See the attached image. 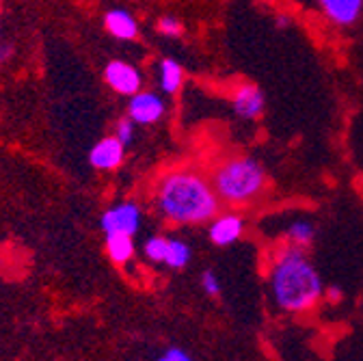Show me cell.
<instances>
[{
    "instance_id": "6",
    "label": "cell",
    "mask_w": 363,
    "mask_h": 361,
    "mask_svg": "<svg viewBox=\"0 0 363 361\" xmlns=\"http://www.w3.org/2000/svg\"><path fill=\"white\" fill-rule=\"evenodd\" d=\"M167 113V104L164 100L154 94V91H139L130 96V102H128V117L139 123V126H152V123H158Z\"/></svg>"
},
{
    "instance_id": "12",
    "label": "cell",
    "mask_w": 363,
    "mask_h": 361,
    "mask_svg": "<svg viewBox=\"0 0 363 361\" xmlns=\"http://www.w3.org/2000/svg\"><path fill=\"white\" fill-rule=\"evenodd\" d=\"M158 82L164 94H169V96L177 94L182 84H184V67H182L175 59H162L158 63Z\"/></svg>"
},
{
    "instance_id": "19",
    "label": "cell",
    "mask_w": 363,
    "mask_h": 361,
    "mask_svg": "<svg viewBox=\"0 0 363 361\" xmlns=\"http://www.w3.org/2000/svg\"><path fill=\"white\" fill-rule=\"evenodd\" d=\"M201 288L210 296H216L220 292V282H218V277L212 273V270H206V273L201 275Z\"/></svg>"
},
{
    "instance_id": "11",
    "label": "cell",
    "mask_w": 363,
    "mask_h": 361,
    "mask_svg": "<svg viewBox=\"0 0 363 361\" xmlns=\"http://www.w3.org/2000/svg\"><path fill=\"white\" fill-rule=\"evenodd\" d=\"M104 28L119 41H132L139 37V24L125 9H108L104 13Z\"/></svg>"
},
{
    "instance_id": "22",
    "label": "cell",
    "mask_w": 363,
    "mask_h": 361,
    "mask_svg": "<svg viewBox=\"0 0 363 361\" xmlns=\"http://www.w3.org/2000/svg\"><path fill=\"white\" fill-rule=\"evenodd\" d=\"M340 294H342V292H340L337 288H329V292H327V296H329L331 301H340Z\"/></svg>"
},
{
    "instance_id": "7",
    "label": "cell",
    "mask_w": 363,
    "mask_h": 361,
    "mask_svg": "<svg viewBox=\"0 0 363 361\" xmlns=\"http://www.w3.org/2000/svg\"><path fill=\"white\" fill-rule=\"evenodd\" d=\"M123 158H125V145L115 134L100 139L89 152V162L98 171H115L123 165Z\"/></svg>"
},
{
    "instance_id": "10",
    "label": "cell",
    "mask_w": 363,
    "mask_h": 361,
    "mask_svg": "<svg viewBox=\"0 0 363 361\" xmlns=\"http://www.w3.org/2000/svg\"><path fill=\"white\" fill-rule=\"evenodd\" d=\"M323 13L337 26H350L363 11V0H318Z\"/></svg>"
},
{
    "instance_id": "4",
    "label": "cell",
    "mask_w": 363,
    "mask_h": 361,
    "mask_svg": "<svg viewBox=\"0 0 363 361\" xmlns=\"http://www.w3.org/2000/svg\"><path fill=\"white\" fill-rule=\"evenodd\" d=\"M141 223H143V212H141L139 204H134V201H121V204L108 208L100 218L104 234L123 232V234L134 236L141 230Z\"/></svg>"
},
{
    "instance_id": "23",
    "label": "cell",
    "mask_w": 363,
    "mask_h": 361,
    "mask_svg": "<svg viewBox=\"0 0 363 361\" xmlns=\"http://www.w3.org/2000/svg\"><path fill=\"white\" fill-rule=\"evenodd\" d=\"M156 361H173V357H171V352H169V350H167V352H164V355H162V357H158V359H156Z\"/></svg>"
},
{
    "instance_id": "15",
    "label": "cell",
    "mask_w": 363,
    "mask_h": 361,
    "mask_svg": "<svg viewBox=\"0 0 363 361\" xmlns=\"http://www.w3.org/2000/svg\"><path fill=\"white\" fill-rule=\"evenodd\" d=\"M288 238L296 247H307L315 238V228L309 221H294L288 228Z\"/></svg>"
},
{
    "instance_id": "24",
    "label": "cell",
    "mask_w": 363,
    "mask_h": 361,
    "mask_svg": "<svg viewBox=\"0 0 363 361\" xmlns=\"http://www.w3.org/2000/svg\"><path fill=\"white\" fill-rule=\"evenodd\" d=\"M277 24H279V26H288V18H286V16H281V18L277 20Z\"/></svg>"
},
{
    "instance_id": "13",
    "label": "cell",
    "mask_w": 363,
    "mask_h": 361,
    "mask_svg": "<svg viewBox=\"0 0 363 361\" xmlns=\"http://www.w3.org/2000/svg\"><path fill=\"white\" fill-rule=\"evenodd\" d=\"M104 236H106V253H108V257L115 264L123 266V264H128L134 257V240H132L130 234L108 232Z\"/></svg>"
},
{
    "instance_id": "14",
    "label": "cell",
    "mask_w": 363,
    "mask_h": 361,
    "mask_svg": "<svg viewBox=\"0 0 363 361\" xmlns=\"http://www.w3.org/2000/svg\"><path fill=\"white\" fill-rule=\"evenodd\" d=\"M191 262V247L184 240L169 238V249H167V260L164 264L171 268H184Z\"/></svg>"
},
{
    "instance_id": "1",
    "label": "cell",
    "mask_w": 363,
    "mask_h": 361,
    "mask_svg": "<svg viewBox=\"0 0 363 361\" xmlns=\"http://www.w3.org/2000/svg\"><path fill=\"white\" fill-rule=\"evenodd\" d=\"M154 206L169 223L203 225L218 214L220 199L210 177L197 169L182 167L171 169L156 179Z\"/></svg>"
},
{
    "instance_id": "20",
    "label": "cell",
    "mask_w": 363,
    "mask_h": 361,
    "mask_svg": "<svg viewBox=\"0 0 363 361\" xmlns=\"http://www.w3.org/2000/svg\"><path fill=\"white\" fill-rule=\"evenodd\" d=\"M169 352H171L173 361H193L184 350H179V348H169Z\"/></svg>"
},
{
    "instance_id": "17",
    "label": "cell",
    "mask_w": 363,
    "mask_h": 361,
    "mask_svg": "<svg viewBox=\"0 0 363 361\" xmlns=\"http://www.w3.org/2000/svg\"><path fill=\"white\" fill-rule=\"evenodd\" d=\"M115 137H117L125 148L134 141V121H132L130 117L117 121V126H115Z\"/></svg>"
},
{
    "instance_id": "16",
    "label": "cell",
    "mask_w": 363,
    "mask_h": 361,
    "mask_svg": "<svg viewBox=\"0 0 363 361\" xmlns=\"http://www.w3.org/2000/svg\"><path fill=\"white\" fill-rule=\"evenodd\" d=\"M167 249H169V238H164V236H150L143 245L145 257L154 264H164Z\"/></svg>"
},
{
    "instance_id": "8",
    "label": "cell",
    "mask_w": 363,
    "mask_h": 361,
    "mask_svg": "<svg viewBox=\"0 0 363 361\" xmlns=\"http://www.w3.org/2000/svg\"><path fill=\"white\" fill-rule=\"evenodd\" d=\"M232 106H234V113L240 119H247V121L259 119L264 115V106H266L262 89L255 87V84H240L234 91Z\"/></svg>"
},
{
    "instance_id": "18",
    "label": "cell",
    "mask_w": 363,
    "mask_h": 361,
    "mask_svg": "<svg viewBox=\"0 0 363 361\" xmlns=\"http://www.w3.org/2000/svg\"><path fill=\"white\" fill-rule=\"evenodd\" d=\"M158 30L164 37H179L182 30H184V26H182V22L175 16H164V18L158 20Z\"/></svg>"
},
{
    "instance_id": "9",
    "label": "cell",
    "mask_w": 363,
    "mask_h": 361,
    "mask_svg": "<svg viewBox=\"0 0 363 361\" xmlns=\"http://www.w3.org/2000/svg\"><path fill=\"white\" fill-rule=\"evenodd\" d=\"M245 232V221L238 214H216L208 225V236L216 247H227L236 243Z\"/></svg>"
},
{
    "instance_id": "3",
    "label": "cell",
    "mask_w": 363,
    "mask_h": 361,
    "mask_svg": "<svg viewBox=\"0 0 363 361\" xmlns=\"http://www.w3.org/2000/svg\"><path fill=\"white\" fill-rule=\"evenodd\" d=\"M212 187L220 204L242 206L259 197L266 189V171L253 156H232L212 171Z\"/></svg>"
},
{
    "instance_id": "2",
    "label": "cell",
    "mask_w": 363,
    "mask_h": 361,
    "mask_svg": "<svg viewBox=\"0 0 363 361\" xmlns=\"http://www.w3.org/2000/svg\"><path fill=\"white\" fill-rule=\"evenodd\" d=\"M270 290L286 311H307L323 296V279L303 247H284L270 266Z\"/></svg>"
},
{
    "instance_id": "5",
    "label": "cell",
    "mask_w": 363,
    "mask_h": 361,
    "mask_svg": "<svg viewBox=\"0 0 363 361\" xmlns=\"http://www.w3.org/2000/svg\"><path fill=\"white\" fill-rule=\"evenodd\" d=\"M104 82L119 96H134L141 91V72L128 61H108L104 67Z\"/></svg>"
},
{
    "instance_id": "21",
    "label": "cell",
    "mask_w": 363,
    "mask_h": 361,
    "mask_svg": "<svg viewBox=\"0 0 363 361\" xmlns=\"http://www.w3.org/2000/svg\"><path fill=\"white\" fill-rule=\"evenodd\" d=\"M13 48L9 46V43H0V61H7L11 57Z\"/></svg>"
}]
</instances>
